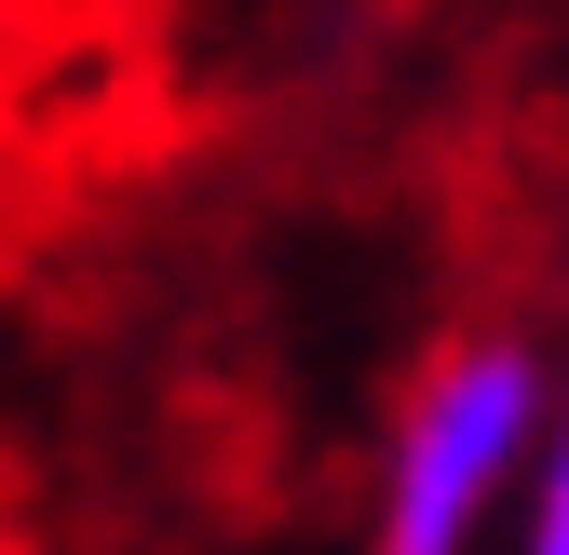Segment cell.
Returning <instances> with one entry per match:
<instances>
[{
    "instance_id": "6da1fadb",
    "label": "cell",
    "mask_w": 569,
    "mask_h": 555,
    "mask_svg": "<svg viewBox=\"0 0 569 555\" xmlns=\"http://www.w3.org/2000/svg\"><path fill=\"white\" fill-rule=\"evenodd\" d=\"M542 421V366H529V339H461V353L407 393V421H393V474H380V555H461L488 488L516 474Z\"/></svg>"
},
{
    "instance_id": "7a4b0ae2",
    "label": "cell",
    "mask_w": 569,
    "mask_h": 555,
    "mask_svg": "<svg viewBox=\"0 0 569 555\" xmlns=\"http://www.w3.org/2000/svg\"><path fill=\"white\" fill-rule=\"evenodd\" d=\"M529 555H569V421H556V461H542V515H529Z\"/></svg>"
}]
</instances>
